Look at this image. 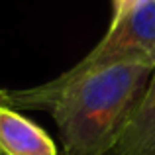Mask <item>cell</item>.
Segmentation results:
<instances>
[{
  "label": "cell",
  "instance_id": "4",
  "mask_svg": "<svg viewBox=\"0 0 155 155\" xmlns=\"http://www.w3.org/2000/svg\"><path fill=\"white\" fill-rule=\"evenodd\" d=\"M108 155H155V71Z\"/></svg>",
  "mask_w": 155,
  "mask_h": 155
},
{
  "label": "cell",
  "instance_id": "6",
  "mask_svg": "<svg viewBox=\"0 0 155 155\" xmlns=\"http://www.w3.org/2000/svg\"><path fill=\"white\" fill-rule=\"evenodd\" d=\"M0 104H6V91L0 88Z\"/></svg>",
  "mask_w": 155,
  "mask_h": 155
},
{
  "label": "cell",
  "instance_id": "2",
  "mask_svg": "<svg viewBox=\"0 0 155 155\" xmlns=\"http://www.w3.org/2000/svg\"><path fill=\"white\" fill-rule=\"evenodd\" d=\"M126 63L155 65V0H141L120 24L108 28L106 35L75 67L57 79L22 91H6V106L14 110H45L47 102L63 87L92 73Z\"/></svg>",
  "mask_w": 155,
  "mask_h": 155
},
{
  "label": "cell",
  "instance_id": "3",
  "mask_svg": "<svg viewBox=\"0 0 155 155\" xmlns=\"http://www.w3.org/2000/svg\"><path fill=\"white\" fill-rule=\"evenodd\" d=\"M0 153L59 155L55 141L38 124L6 104H0Z\"/></svg>",
  "mask_w": 155,
  "mask_h": 155
},
{
  "label": "cell",
  "instance_id": "1",
  "mask_svg": "<svg viewBox=\"0 0 155 155\" xmlns=\"http://www.w3.org/2000/svg\"><path fill=\"white\" fill-rule=\"evenodd\" d=\"M155 71L151 63H126L63 87L45 110L57 126L65 155H108L140 104Z\"/></svg>",
  "mask_w": 155,
  "mask_h": 155
},
{
  "label": "cell",
  "instance_id": "5",
  "mask_svg": "<svg viewBox=\"0 0 155 155\" xmlns=\"http://www.w3.org/2000/svg\"><path fill=\"white\" fill-rule=\"evenodd\" d=\"M141 4V0H112V18H110V26H116L120 24L130 12H134L137 6Z\"/></svg>",
  "mask_w": 155,
  "mask_h": 155
},
{
  "label": "cell",
  "instance_id": "7",
  "mask_svg": "<svg viewBox=\"0 0 155 155\" xmlns=\"http://www.w3.org/2000/svg\"><path fill=\"white\" fill-rule=\"evenodd\" d=\"M0 155H2V153H0Z\"/></svg>",
  "mask_w": 155,
  "mask_h": 155
}]
</instances>
